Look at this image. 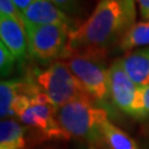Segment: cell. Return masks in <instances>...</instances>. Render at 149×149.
I'll return each instance as SVG.
<instances>
[{
	"label": "cell",
	"mask_w": 149,
	"mask_h": 149,
	"mask_svg": "<svg viewBox=\"0 0 149 149\" xmlns=\"http://www.w3.org/2000/svg\"><path fill=\"white\" fill-rule=\"evenodd\" d=\"M135 0H101L90 18L71 31L65 53L79 50L105 51L111 43L124 37L135 23Z\"/></svg>",
	"instance_id": "6da1fadb"
},
{
	"label": "cell",
	"mask_w": 149,
	"mask_h": 149,
	"mask_svg": "<svg viewBox=\"0 0 149 149\" xmlns=\"http://www.w3.org/2000/svg\"><path fill=\"white\" fill-rule=\"evenodd\" d=\"M61 60L93 100L104 101L109 96V74L103 50L71 51Z\"/></svg>",
	"instance_id": "7a4b0ae2"
},
{
	"label": "cell",
	"mask_w": 149,
	"mask_h": 149,
	"mask_svg": "<svg viewBox=\"0 0 149 149\" xmlns=\"http://www.w3.org/2000/svg\"><path fill=\"white\" fill-rule=\"evenodd\" d=\"M56 119L65 139H93L102 136V125L108 118L106 111L94 106L93 101L77 100L56 108Z\"/></svg>",
	"instance_id": "3957f363"
},
{
	"label": "cell",
	"mask_w": 149,
	"mask_h": 149,
	"mask_svg": "<svg viewBox=\"0 0 149 149\" xmlns=\"http://www.w3.org/2000/svg\"><path fill=\"white\" fill-rule=\"evenodd\" d=\"M36 84L56 108L77 100L93 101L84 86L62 61H56L39 72L36 76Z\"/></svg>",
	"instance_id": "277c9868"
},
{
	"label": "cell",
	"mask_w": 149,
	"mask_h": 149,
	"mask_svg": "<svg viewBox=\"0 0 149 149\" xmlns=\"http://www.w3.org/2000/svg\"><path fill=\"white\" fill-rule=\"evenodd\" d=\"M24 29L29 52L33 58L39 60L62 59L68 48L70 33L72 31L71 27L24 24Z\"/></svg>",
	"instance_id": "5b68a950"
},
{
	"label": "cell",
	"mask_w": 149,
	"mask_h": 149,
	"mask_svg": "<svg viewBox=\"0 0 149 149\" xmlns=\"http://www.w3.org/2000/svg\"><path fill=\"white\" fill-rule=\"evenodd\" d=\"M109 96L123 112L140 118V87L136 85L123 69L119 60L108 68Z\"/></svg>",
	"instance_id": "8992f818"
},
{
	"label": "cell",
	"mask_w": 149,
	"mask_h": 149,
	"mask_svg": "<svg viewBox=\"0 0 149 149\" xmlns=\"http://www.w3.org/2000/svg\"><path fill=\"white\" fill-rule=\"evenodd\" d=\"M24 24L47 26L58 24L71 27V19L50 0H33L24 11H22Z\"/></svg>",
	"instance_id": "52a82bcc"
},
{
	"label": "cell",
	"mask_w": 149,
	"mask_h": 149,
	"mask_svg": "<svg viewBox=\"0 0 149 149\" xmlns=\"http://www.w3.org/2000/svg\"><path fill=\"white\" fill-rule=\"evenodd\" d=\"M0 38L17 61L26 59L29 48L24 24L9 17H0Z\"/></svg>",
	"instance_id": "ba28073f"
},
{
	"label": "cell",
	"mask_w": 149,
	"mask_h": 149,
	"mask_svg": "<svg viewBox=\"0 0 149 149\" xmlns=\"http://www.w3.org/2000/svg\"><path fill=\"white\" fill-rule=\"evenodd\" d=\"M119 62L126 74L138 87L149 85V48L125 54Z\"/></svg>",
	"instance_id": "9c48e42d"
},
{
	"label": "cell",
	"mask_w": 149,
	"mask_h": 149,
	"mask_svg": "<svg viewBox=\"0 0 149 149\" xmlns=\"http://www.w3.org/2000/svg\"><path fill=\"white\" fill-rule=\"evenodd\" d=\"M26 129L13 119L0 123V149H26Z\"/></svg>",
	"instance_id": "30bf717a"
},
{
	"label": "cell",
	"mask_w": 149,
	"mask_h": 149,
	"mask_svg": "<svg viewBox=\"0 0 149 149\" xmlns=\"http://www.w3.org/2000/svg\"><path fill=\"white\" fill-rule=\"evenodd\" d=\"M26 86V82L1 81L0 83V115L1 117L13 116V106L17 98Z\"/></svg>",
	"instance_id": "8fae6325"
},
{
	"label": "cell",
	"mask_w": 149,
	"mask_h": 149,
	"mask_svg": "<svg viewBox=\"0 0 149 149\" xmlns=\"http://www.w3.org/2000/svg\"><path fill=\"white\" fill-rule=\"evenodd\" d=\"M101 135L111 149H138L134 139L108 119L103 123Z\"/></svg>",
	"instance_id": "7c38bea8"
},
{
	"label": "cell",
	"mask_w": 149,
	"mask_h": 149,
	"mask_svg": "<svg viewBox=\"0 0 149 149\" xmlns=\"http://www.w3.org/2000/svg\"><path fill=\"white\" fill-rule=\"evenodd\" d=\"M145 45H149V20L135 22L119 41V48L123 51Z\"/></svg>",
	"instance_id": "4fadbf2b"
},
{
	"label": "cell",
	"mask_w": 149,
	"mask_h": 149,
	"mask_svg": "<svg viewBox=\"0 0 149 149\" xmlns=\"http://www.w3.org/2000/svg\"><path fill=\"white\" fill-rule=\"evenodd\" d=\"M16 58L9 51L3 42H0V72L2 76H7L12 72Z\"/></svg>",
	"instance_id": "5bb4252c"
},
{
	"label": "cell",
	"mask_w": 149,
	"mask_h": 149,
	"mask_svg": "<svg viewBox=\"0 0 149 149\" xmlns=\"http://www.w3.org/2000/svg\"><path fill=\"white\" fill-rule=\"evenodd\" d=\"M0 17H9L24 24L22 12L13 2V0H0Z\"/></svg>",
	"instance_id": "9a60e30c"
},
{
	"label": "cell",
	"mask_w": 149,
	"mask_h": 149,
	"mask_svg": "<svg viewBox=\"0 0 149 149\" xmlns=\"http://www.w3.org/2000/svg\"><path fill=\"white\" fill-rule=\"evenodd\" d=\"M54 5L58 6L61 10L64 12H70V13H75L79 10L80 6V0H50Z\"/></svg>",
	"instance_id": "2e32d148"
},
{
	"label": "cell",
	"mask_w": 149,
	"mask_h": 149,
	"mask_svg": "<svg viewBox=\"0 0 149 149\" xmlns=\"http://www.w3.org/2000/svg\"><path fill=\"white\" fill-rule=\"evenodd\" d=\"M149 115V85L140 87V118Z\"/></svg>",
	"instance_id": "e0dca14e"
},
{
	"label": "cell",
	"mask_w": 149,
	"mask_h": 149,
	"mask_svg": "<svg viewBox=\"0 0 149 149\" xmlns=\"http://www.w3.org/2000/svg\"><path fill=\"white\" fill-rule=\"evenodd\" d=\"M138 5L140 16L145 20H149V0H135Z\"/></svg>",
	"instance_id": "ac0fdd59"
},
{
	"label": "cell",
	"mask_w": 149,
	"mask_h": 149,
	"mask_svg": "<svg viewBox=\"0 0 149 149\" xmlns=\"http://www.w3.org/2000/svg\"><path fill=\"white\" fill-rule=\"evenodd\" d=\"M33 0H13L16 6L20 9V11H24L28 8V6L31 3Z\"/></svg>",
	"instance_id": "d6986e66"
}]
</instances>
